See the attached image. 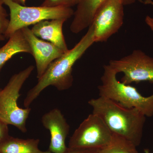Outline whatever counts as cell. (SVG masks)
Segmentation results:
<instances>
[{"label": "cell", "mask_w": 153, "mask_h": 153, "mask_svg": "<svg viewBox=\"0 0 153 153\" xmlns=\"http://www.w3.org/2000/svg\"><path fill=\"white\" fill-rule=\"evenodd\" d=\"M67 20L66 19L44 20L33 25L31 31L36 37L54 44L66 53L69 49L63 36V27Z\"/></svg>", "instance_id": "cell-11"}, {"label": "cell", "mask_w": 153, "mask_h": 153, "mask_svg": "<svg viewBox=\"0 0 153 153\" xmlns=\"http://www.w3.org/2000/svg\"><path fill=\"white\" fill-rule=\"evenodd\" d=\"M113 133L97 115L89 114L73 133L68 148L70 149H98L110 143Z\"/></svg>", "instance_id": "cell-6"}, {"label": "cell", "mask_w": 153, "mask_h": 153, "mask_svg": "<svg viewBox=\"0 0 153 153\" xmlns=\"http://www.w3.org/2000/svg\"><path fill=\"white\" fill-rule=\"evenodd\" d=\"M105 0H81L77 4L70 25L72 33L77 34L89 27L99 7ZM124 5L131 4L136 0H122Z\"/></svg>", "instance_id": "cell-12"}, {"label": "cell", "mask_w": 153, "mask_h": 153, "mask_svg": "<svg viewBox=\"0 0 153 153\" xmlns=\"http://www.w3.org/2000/svg\"><path fill=\"white\" fill-rule=\"evenodd\" d=\"M101 84L98 89L99 96L109 99L127 108L138 110L145 116H153V94L143 96L137 88L117 80V73L108 64L103 66Z\"/></svg>", "instance_id": "cell-3"}, {"label": "cell", "mask_w": 153, "mask_h": 153, "mask_svg": "<svg viewBox=\"0 0 153 153\" xmlns=\"http://www.w3.org/2000/svg\"><path fill=\"white\" fill-rule=\"evenodd\" d=\"M81 1V0H76V5H77V4H78V3H79V2H80V1Z\"/></svg>", "instance_id": "cell-25"}, {"label": "cell", "mask_w": 153, "mask_h": 153, "mask_svg": "<svg viewBox=\"0 0 153 153\" xmlns=\"http://www.w3.org/2000/svg\"><path fill=\"white\" fill-rule=\"evenodd\" d=\"M4 4L3 0H0V34L3 35H4L10 23L8 14L4 7Z\"/></svg>", "instance_id": "cell-16"}, {"label": "cell", "mask_w": 153, "mask_h": 153, "mask_svg": "<svg viewBox=\"0 0 153 153\" xmlns=\"http://www.w3.org/2000/svg\"><path fill=\"white\" fill-rule=\"evenodd\" d=\"M6 38L4 36L0 34V41H4L5 40Z\"/></svg>", "instance_id": "cell-22"}, {"label": "cell", "mask_w": 153, "mask_h": 153, "mask_svg": "<svg viewBox=\"0 0 153 153\" xmlns=\"http://www.w3.org/2000/svg\"><path fill=\"white\" fill-rule=\"evenodd\" d=\"M108 65L117 74L123 73L120 82L126 85L143 81L153 83V58L141 50H135L119 60H111Z\"/></svg>", "instance_id": "cell-7"}, {"label": "cell", "mask_w": 153, "mask_h": 153, "mask_svg": "<svg viewBox=\"0 0 153 153\" xmlns=\"http://www.w3.org/2000/svg\"><path fill=\"white\" fill-rule=\"evenodd\" d=\"M41 122L50 132L49 151L53 153H66L68 149L66 140L70 126L61 111L58 108L51 110L42 116Z\"/></svg>", "instance_id": "cell-10"}, {"label": "cell", "mask_w": 153, "mask_h": 153, "mask_svg": "<svg viewBox=\"0 0 153 153\" xmlns=\"http://www.w3.org/2000/svg\"><path fill=\"white\" fill-rule=\"evenodd\" d=\"M40 140L35 139L18 138L10 136L0 143L2 153H38Z\"/></svg>", "instance_id": "cell-14"}, {"label": "cell", "mask_w": 153, "mask_h": 153, "mask_svg": "<svg viewBox=\"0 0 153 153\" xmlns=\"http://www.w3.org/2000/svg\"><path fill=\"white\" fill-rule=\"evenodd\" d=\"M145 153H150L149 151V149H146L144 150Z\"/></svg>", "instance_id": "cell-24"}, {"label": "cell", "mask_w": 153, "mask_h": 153, "mask_svg": "<svg viewBox=\"0 0 153 153\" xmlns=\"http://www.w3.org/2000/svg\"><path fill=\"white\" fill-rule=\"evenodd\" d=\"M88 103L92 113L101 118L112 133L123 137L137 147L140 144L146 117L135 108L123 106L109 99L99 96Z\"/></svg>", "instance_id": "cell-2"}, {"label": "cell", "mask_w": 153, "mask_h": 153, "mask_svg": "<svg viewBox=\"0 0 153 153\" xmlns=\"http://www.w3.org/2000/svg\"><path fill=\"white\" fill-rule=\"evenodd\" d=\"M34 68L31 65L14 74L4 88L0 90V120L8 125L14 126L24 133L27 131L26 123L31 109L30 107L21 108L18 100L22 86Z\"/></svg>", "instance_id": "cell-4"}, {"label": "cell", "mask_w": 153, "mask_h": 153, "mask_svg": "<svg viewBox=\"0 0 153 153\" xmlns=\"http://www.w3.org/2000/svg\"><path fill=\"white\" fill-rule=\"evenodd\" d=\"M76 5V0H44L41 6L50 7H71Z\"/></svg>", "instance_id": "cell-17"}, {"label": "cell", "mask_w": 153, "mask_h": 153, "mask_svg": "<svg viewBox=\"0 0 153 153\" xmlns=\"http://www.w3.org/2000/svg\"><path fill=\"white\" fill-rule=\"evenodd\" d=\"M137 146L123 137L113 133L109 143L99 151V153H138Z\"/></svg>", "instance_id": "cell-15"}, {"label": "cell", "mask_w": 153, "mask_h": 153, "mask_svg": "<svg viewBox=\"0 0 153 153\" xmlns=\"http://www.w3.org/2000/svg\"><path fill=\"white\" fill-rule=\"evenodd\" d=\"M38 153H53L51 152L50 151H44V152H43V151H41L40 150Z\"/></svg>", "instance_id": "cell-23"}, {"label": "cell", "mask_w": 153, "mask_h": 153, "mask_svg": "<svg viewBox=\"0 0 153 153\" xmlns=\"http://www.w3.org/2000/svg\"><path fill=\"white\" fill-rule=\"evenodd\" d=\"M11 1L22 5L25 6L27 0H11Z\"/></svg>", "instance_id": "cell-21"}, {"label": "cell", "mask_w": 153, "mask_h": 153, "mask_svg": "<svg viewBox=\"0 0 153 153\" xmlns=\"http://www.w3.org/2000/svg\"><path fill=\"white\" fill-rule=\"evenodd\" d=\"M145 22L148 26L153 31V18L147 16L145 19Z\"/></svg>", "instance_id": "cell-20"}, {"label": "cell", "mask_w": 153, "mask_h": 153, "mask_svg": "<svg viewBox=\"0 0 153 153\" xmlns=\"http://www.w3.org/2000/svg\"><path fill=\"white\" fill-rule=\"evenodd\" d=\"M0 153H2V152H1V150H0Z\"/></svg>", "instance_id": "cell-26"}, {"label": "cell", "mask_w": 153, "mask_h": 153, "mask_svg": "<svg viewBox=\"0 0 153 153\" xmlns=\"http://www.w3.org/2000/svg\"><path fill=\"white\" fill-rule=\"evenodd\" d=\"M98 149H70L68 148L66 153H99Z\"/></svg>", "instance_id": "cell-19"}, {"label": "cell", "mask_w": 153, "mask_h": 153, "mask_svg": "<svg viewBox=\"0 0 153 153\" xmlns=\"http://www.w3.org/2000/svg\"><path fill=\"white\" fill-rule=\"evenodd\" d=\"M95 42L94 28L88 27L87 33L71 49L50 64L35 86L28 91L24 101L25 108H29L44 89L53 86L59 91L67 90L73 84L72 69L74 64Z\"/></svg>", "instance_id": "cell-1"}, {"label": "cell", "mask_w": 153, "mask_h": 153, "mask_svg": "<svg viewBox=\"0 0 153 153\" xmlns=\"http://www.w3.org/2000/svg\"><path fill=\"white\" fill-rule=\"evenodd\" d=\"M22 30L30 45L31 55L36 61L37 78L39 79L50 64L65 52L54 44L36 37L29 27Z\"/></svg>", "instance_id": "cell-9"}, {"label": "cell", "mask_w": 153, "mask_h": 153, "mask_svg": "<svg viewBox=\"0 0 153 153\" xmlns=\"http://www.w3.org/2000/svg\"><path fill=\"white\" fill-rule=\"evenodd\" d=\"M124 6L122 0H105L99 7L91 24L95 42H105L118 31L123 24Z\"/></svg>", "instance_id": "cell-8"}, {"label": "cell", "mask_w": 153, "mask_h": 153, "mask_svg": "<svg viewBox=\"0 0 153 153\" xmlns=\"http://www.w3.org/2000/svg\"><path fill=\"white\" fill-rule=\"evenodd\" d=\"M8 39L7 43L0 48V71L5 63L18 53L32 54L30 45L22 29L15 32Z\"/></svg>", "instance_id": "cell-13"}, {"label": "cell", "mask_w": 153, "mask_h": 153, "mask_svg": "<svg viewBox=\"0 0 153 153\" xmlns=\"http://www.w3.org/2000/svg\"><path fill=\"white\" fill-rule=\"evenodd\" d=\"M8 125L0 120V143L5 140L9 136Z\"/></svg>", "instance_id": "cell-18"}, {"label": "cell", "mask_w": 153, "mask_h": 153, "mask_svg": "<svg viewBox=\"0 0 153 153\" xmlns=\"http://www.w3.org/2000/svg\"><path fill=\"white\" fill-rule=\"evenodd\" d=\"M3 1L10 12V23L4 35L6 39H8L18 30L41 21L55 19L68 20L74 14L73 9L68 7H26L11 0Z\"/></svg>", "instance_id": "cell-5"}]
</instances>
